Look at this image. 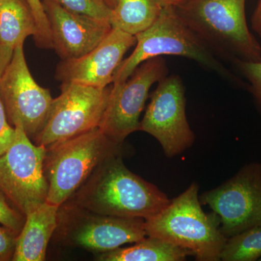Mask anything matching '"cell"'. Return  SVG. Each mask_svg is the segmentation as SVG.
Returning <instances> with one entry per match:
<instances>
[{
  "instance_id": "f1b7e54d",
  "label": "cell",
  "mask_w": 261,
  "mask_h": 261,
  "mask_svg": "<svg viewBox=\"0 0 261 261\" xmlns=\"http://www.w3.org/2000/svg\"><path fill=\"white\" fill-rule=\"evenodd\" d=\"M103 1L106 3V4L111 9H112L113 7H114L115 2H116V0H103Z\"/></svg>"
},
{
  "instance_id": "5b68a950",
  "label": "cell",
  "mask_w": 261,
  "mask_h": 261,
  "mask_svg": "<svg viewBox=\"0 0 261 261\" xmlns=\"http://www.w3.org/2000/svg\"><path fill=\"white\" fill-rule=\"evenodd\" d=\"M122 145L113 142L99 127L46 147L44 173L48 182L47 202L61 207Z\"/></svg>"
},
{
  "instance_id": "f546056e",
  "label": "cell",
  "mask_w": 261,
  "mask_h": 261,
  "mask_svg": "<svg viewBox=\"0 0 261 261\" xmlns=\"http://www.w3.org/2000/svg\"><path fill=\"white\" fill-rule=\"evenodd\" d=\"M261 260V258H260V260Z\"/></svg>"
},
{
  "instance_id": "ffe728a7",
  "label": "cell",
  "mask_w": 261,
  "mask_h": 261,
  "mask_svg": "<svg viewBox=\"0 0 261 261\" xmlns=\"http://www.w3.org/2000/svg\"><path fill=\"white\" fill-rule=\"evenodd\" d=\"M75 14L110 22L111 9L103 0H53ZM111 23V22H110Z\"/></svg>"
},
{
  "instance_id": "ac0fdd59",
  "label": "cell",
  "mask_w": 261,
  "mask_h": 261,
  "mask_svg": "<svg viewBox=\"0 0 261 261\" xmlns=\"http://www.w3.org/2000/svg\"><path fill=\"white\" fill-rule=\"evenodd\" d=\"M163 7L159 0H116L111 9V27L137 36L154 23Z\"/></svg>"
},
{
  "instance_id": "7c38bea8",
  "label": "cell",
  "mask_w": 261,
  "mask_h": 261,
  "mask_svg": "<svg viewBox=\"0 0 261 261\" xmlns=\"http://www.w3.org/2000/svg\"><path fill=\"white\" fill-rule=\"evenodd\" d=\"M65 212V240L90 251H111L147 236L145 220L141 218L105 216L68 206Z\"/></svg>"
},
{
  "instance_id": "603a6c76",
  "label": "cell",
  "mask_w": 261,
  "mask_h": 261,
  "mask_svg": "<svg viewBox=\"0 0 261 261\" xmlns=\"http://www.w3.org/2000/svg\"><path fill=\"white\" fill-rule=\"evenodd\" d=\"M6 199L0 192V224L18 235L23 228L25 216L10 206Z\"/></svg>"
},
{
  "instance_id": "cb8c5ba5",
  "label": "cell",
  "mask_w": 261,
  "mask_h": 261,
  "mask_svg": "<svg viewBox=\"0 0 261 261\" xmlns=\"http://www.w3.org/2000/svg\"><path fill=\"white\" fill-rule=\"evenodd\" d=\"M15 136V127L11 126L4 106L0 99V156L9 149L14 141Z\"/></svg>"
},
{
  "instance_id": "83f0119b",
  "label": "cell",
  "mask_w": 261,
  "mask_h": 261,
  "mask_svg": "<svg viewBox=\"0 0 261 261\" xmlns=\"http://www.w3.org/2000/svg\"><path fill=\"white\" fill-rule=\"evenodd\" d=\"M163 6L177 7L187 0H159Z\"/></svg>"
},
{
  "instance_id": "8fae6325",
  "label": "cell",
  "mask_w": 261,
  "mask_h": 261,
  "mask_svg": "<svg viewBox=\"0 0 261 261\" xmlns=\"http://www.w3.org/2000/svg\"><path fill=\"white\" fill-rule=\"evenodd\" d=\"M167 74L166 61L156 57L141 63L124 83L113 86L99 125L102 133L113 142L123 144L128 135L139 130L149 89Z\"/></svg>"
},
{
  "instance_id": "d6986e66",
  "label": "cell",
  "mask_w": 261,
  "mask_h": 261,
  "mask_svg": "<svg viewBox=\"0 0 261 261\" xmlns=\"http://www.w3.org/2000/svg\"><path fill=\"white\" fill-rule=\"evenodd\" d=\"M261 258V227L245 230L226 240L220 260L255 261Z\"/></svg>"
},
{
  "instance_id": "e0dca14e",
  "label": "cell",
  "mask_w": 261,
  "mask_h": 261,
  "mask_svg": "<svg viewBox=\"0 0 261 261\" xmlns=\"http://www.w3.org/2000/svg\"><path fill=\"white\" fill-rule=\"evenodd\" d=\"M192 255L190 250L176 246L161 239L148 237L129 247H118L100 253L102 261H181Z\"/></svg>"
},
{
  "instance_id": "ba28073f",
  "label": "cell",
  "mask_w": 261,
  "mask_h": 261,
  "mask_svg": "<svg viewBox=\"0 0 261 261\" xmlns=\"http://www.w3.org/2000/svg\"><path fill=\"white\" fill-rule=\"evenodd\" d=\"M0 99L10 124L20 126L34 141L45 124L53 98L34 80L25 61L23 44L15 48L0 76Z\"/></svg>"
},
{
  "instance_id": "484cf974",
  "label": "cell",
  "mask_w": 261,
  "mask_h": 261,
  "mask_svg": "<svg viewBox=\"0 0 261 261\" xmlns=\"http://www.w3.org/2000/svg\"><path fill=\"white\" fill-rule=\"evenodd\" d=\"M13 51L14 50L0 44V76L3 74L5 68L11 61Z\"/></svg>"
},
{
  "instance_id": "d4e9b609",
  "label": "cell",
  "mask_w": 261,
  "mask_h": 261,
  "mask_svg": "<svg viewBox=\"0 0 261 261\" xmlns=\"http://www.w3.org/2000/svg\"><path fill=\"white\" fill-rule=\"evenodd\" d=\"M16 233L5 226H0V261L13 258L16 243Z\"/></svg>"
},
{
  "instance_id": "7402d4cb",
  "label": "cell",
  "mask_w": 261,
  "mask_h": 261,
  "mask_svg": "<svg viewBox=\"0 0 261 261\" xmlns=\"http://www.w3.org/2000/svg\"><path fill=\"white\" fill-rule=\"evenodd\" d=\"M233 63L238 67L242 74L248 82L250 92L261 111V61H236Z\"/></svg>"
},
{
  "instance_id": "9c48e42d",
  "label": "cell",
  "mask_w": 261,
  "mask_h": 261,
  "mask_svg": "<svg viewBox=\"0 0 261 261\" xmlns=\"http://www.w3.org/2000/svg\"><path fill=\"white\" fill-rule=\"evenodd\" d=\"M200 200L218 216L227 238L261 227L260 163L245 165L233 177L202 194Z\"/></svg>"
},
{
  "instance_id": "9a60e30c",
  "label": "cell",
  "mask_w": 261,
  "mask_h": 261,
  "mask_svg": "<svg viewBox=\"0 0 261 261\" xmlns=\"http://www.w3.org/2000/svg\"><path fill=\"white\" fill-rule=\"evenodd\" d=\"M59 208L46 201L25 216L12 260H45L48 244L58 227Z\"/></svg>"
},
{
  "instance_id": "4fadbf2b",
  "label": "cell",
  "mask_w": 261,
  "mask_h": 261,
  "mask_svg": "<svg viewBox=\"0 0 261 261\" xmlns=\"http://www.w3.org/2000/svg\"><path fill=\"white\" fill-rule=\"evenodd\" d=\"M136 43L135 36L112 29L107 37L85 56L61 61L57 66L56 79L62 83L108 87L113 84L123 56Z\"/></svg>"
},
{
  "instance_id": "44dd1931",
  "label": "cell",
  "mask_w": 261,
  "mask_h": 261,
  "mask_svg": "<svg viewBox=\"0 0 261 261\" xmlns=\"http://www.w3.org/2000/svg\"><path fill=\"white\" fill-rule=\"evenodd\" d=\"M37 23V32L34 42L41 49H53L50 28L47 15L44 12L42 0H27Z\"/></svg>"
},
{
  "instance_id": "2e32d148",
  "label": "cell",
  "mask_w": 261,
  "mask_h": 261,
  "mask_svg": "<svg viewBox=\"0 0 261 261\" xmlns=\"http://www.w3.org/2000/svg\"><path fill=\"white\" fill-rule=\"evenodd\" d=\"M37 32L27 0H0V44L14 50L27 37H35Z\"/></svg>"
},
{
  "instance_id": "30bf717a",
  "label": "cell",
  "mask_w": 261,
  "mask_h": 261,
  "mask_svg": "<svg viewBox=\"0 0 261 261\" xmlns=\"http://www.w3.org/2000/svg\"><path fill=\"white\" fill-rule=\"evenodd\" d=\"M139 130L159 141L167 157L177 155L193 145L195 135L187 121L185 87L178 75H167L159 81Z\"/></svg>"
},
{
  "instance_id": "8992f818",
  "label": "cell",
  "mask_w": 261,
  "mask_h": 261,
  "mask_svg": "<svg viewBox=\"0 0 261 261\" xmlns=\"http://www.w3.org/2000/svg\"><path fill=\"white\" fill-rule=\"evenodd\" d=\"M13 144L0 156V192L27 216L47 201L46 148L34 144L20 126Z\"/></svg>"
},
{
  "instance_id": "3957f363",
  "label": "cell",
  "mask_w": 261,
  "mask_h": 261,
  "mask_svg": "<svg viewBox=\"0 0 261 261\" xmlns=\"http://www.w3.org/2000/svg\"><path fill=\"white\" fill-rule=\"evenodd\" d=\"M246 0H187L176 8L183 21L219 58L261 61V46L249 29Z\"/></svg>"
},
{
  "instance_id": "52a82bcc",
  "label": "cell",
  "mask_w": 261,
  "mask_h": 261,
  "mask_svg": "<svg viewBox=\"0 0 261 261\" xmlns=\"http://www.w3.org/2000/svg\"><path fill=\"white\" fill-rule=\"evenodd\" d=\"M112 87L62 83L61 94L53 99L47 121L34 144L46 148L99 127Z\"/></svg>"
},
{
  "instance_id": "277c9868",
  "label": "cell",
  "mask_w": 261,
  "mask_h": 261,
  "mask_svg": "<svg viewBox=\"0 0 261 261\" xmlns=\"http://www.w3.org/2000/svg\"><path fill=\"white\" fill-rule=\"evenodd\" d=\"M198 191L197 184H192L161 212L146 219V233L190 250L197 260H219L228 238L218 216L202 210Z\"/></svg>"
},
{
  "instance_id": "4316f807",
  "label": "cell",
  "mask_w": 261,
  "mask_h": 261,
  "mask_svg": "<svg viewBox=\"0 0 261 261\" xmlns=\"http://www.w3.org/2000/svg\"><path fill=\"white\" fill-rule=\"evenodd\" d=\"M252 29L261 38V0H258L251 18Z\"/></svg>"
},
{
  "instance_id": "7a4b0ae2",
  "label": "cell",
  "mask_w": 261,
  "mask_h": 261,
  "mask_svg": "<svg viewBox=\"0 0 261 261\" xmlns=\"http://www.w3.org/2000/svg\"><path fill=\"white\" fill-rule=\"evenodd\" d=\"M135 37V50L116 70L113 86L124 83L141 63L162 56L185 57L231 83L243 84L224 66L211 48L183 21L175 7L163 6L154 23Z\"/></svg>"
},
{
  "instance_id": "6da1fadb",
  "label": "cell",
  "mask_w": 261,
  "mask_h": 261,
  "mask_svg": "<svg viewBox=\"0 0 261 261\" xmlns=\"http://www.w3.org/2000/svg\"><path fill=\"white\" fill-rule=\"evenodd\" d=\"M68 200L70 203L62 205L105 216L145 220L171 202L157 187L128 170L121 153L113 154L100 163Z\"/></svg>"
},
{
  "instance_id": "5bb4252c",
  "label": "cell",
  "mask_w": 261,
  "mask_h": 261,
  "mask_svg": "<svg viewBox=\"0 0 261 261\" xmlns=\"http://www.w3.org/2000/svg\"><path fill=\"white\" fill-rule=\"evenodd\" d=\"M53 49L62 61L80 58L97 47L112 30L110 22L75 14L53 0H42Z\"/></svg>"
}]
</instances>
